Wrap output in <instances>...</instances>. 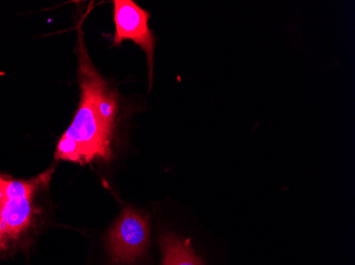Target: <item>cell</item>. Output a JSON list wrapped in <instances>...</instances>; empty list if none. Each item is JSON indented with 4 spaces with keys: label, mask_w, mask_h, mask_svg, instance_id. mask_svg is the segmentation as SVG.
Returning <instances> with one entry per match:
<instances>
[{
    "label": "cell",
    "mask_w": 355,
    "mask_h": 265,
    "mask_svg": "<svg viewBox=\"0 0 355 265\" xmlns=\"http://www.w3.org/2000/svg\"><path fill=\"white\" fill-rule=\"evenodd\" d=\"M77 57L81 97L71 125L58 143L55 158L78 163L109 161L119 95L95 68L83 41L81 24L78 27Z\"/></svg>",
    "instance_id": "cell-1"
},
{
    "label": "cell",
    "mask_w": 355,
    "mask_h": 265,
    "mask_svg": "<svg viewBox=\"0 0 355 265\" xmlns=\"http://www.w3.org/2000/svg\"><path fill=\"white\" fill-rule=\"evenodd\" d=\"M53 172L51 169L29 181L0 175V221L7 244L17 240L33 224L35 192L49 183Z\"/></svg>",
    "instance_id": "cell-2"
},
{
    "label": "cell",
    "mask_w": 355,
    "mask_h": 265,
    "mask_svg": "<svg viewBox=\"0 0 355 265\" xmlns=\"http://www.w3.org/2000/svg\"><path fill=\"white\" fill-rule=\"evenodd\" d=\"M115 35L113 45L119 46L123 41H133L146 53L148 62L150 87L153 81V62H155V39L149 29L150 14L141 9L132 0H115Z\"/></svg>",
    "instance_id": "cell-3"
},
{
    "label": "cell",
    "mask_w": 355,
    "mask_h": 265,
    "mask_svg": "<svg viewBox=\"0 0 355 265\" xmlns=\"http://www.w3.org/2000/svg\"><path fill=\"white\" fill-rule=\"evenodd\" d=\"M149 242V224L146 215L125 208L107 236L110 254L117 262L137 260L146 252Z\"/></svg>",
    "instance_id": "cell-4"
},
{
    "label": "cell",
    "mask_w": 355,
    "mask_h": 265,
    "mask_svg": "<svg viewBox=\"0 0 355 265\" xmlns=\"http://www.w3.org/2000/svg\"><path fill=\"white\" fill-rule=\"evenodd\" d=\"M163 265H202L189 243L173 235H165L161 240Z\"/></svg>",
    "instance_id": "cell-5"
},
{
    "label": "cell",
    "mask_w": 355,
    "mask_h": 265,
    "mask_svg": "<svg viewBox=\"0 0 355 265\" xmlns=\"http://www.w3.org/2000/svg\"><path fill=\"white\" fill-rule=\"evenodd\" d=\"M7 242H6L5 235H3V227H1V221H0V247H6Z\"/></svg>",
    "instance_id": "cell-6"
}]
</instances>
